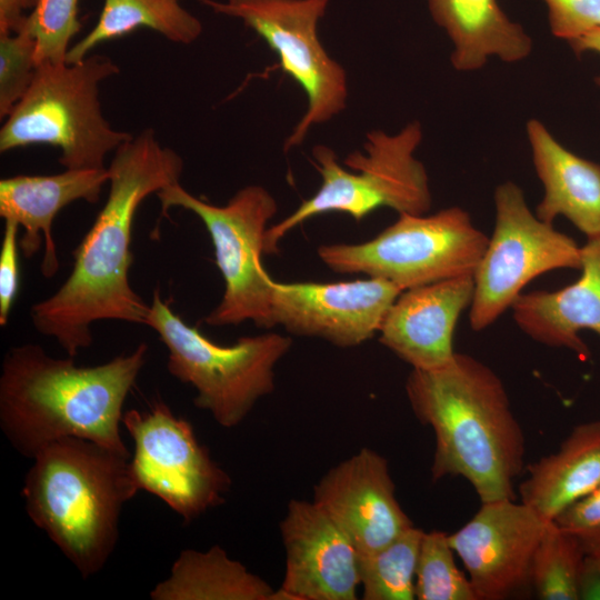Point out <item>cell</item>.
I'll list each match as a JSON object with an SVG mask.
<instances>
[{"label":"cell","mask_w":600,"mask_h":600,"mask_svg":"<svg viewBox=\"0 0 600 600\" xmlns=\"http://www.w3.org/2000/svg\"><path fill=\"white\" fill-rule=\"evenodd\" d=\"M109 193L92 227L73 251V267L59 289L30 308L34 328L74 358L92 341L91 324L118 320L146 324L150 304L132 289V226L140 203L180 182L183 160L144 129L114 150Z\"/></svg>","instance_id":"cell-1"},{"label":"cell","mask_w":600,"mask_h":600,"mask_svg":"<svg viewBox=\"0 0 600 600\" xmlns=\"http://www.w3.org/2000/svg\"><path fill=\"white\" fill-rule=\"evenodd\" d=\"M148 349L142 342L106 363L79 367L72 357L53 358L37 343L11 347L1 364V430L27 458L67 437L131 458L120 436L122 408Z\"/></svg>","instance_id":"cell-2"},{"label":"cell","mask_w":600,"mask_h":600,"mask_svg":"<svg viewBox=\"0 0 600 600\" xmlns=\"http://www.w3.org/2000/svg\"><path fill=\"white\" fill-rule=\"evenodd\" d=\"M406 393L416 418L434 433L433 481L462 477L480 502L514 499L526 437L503 382L490 367L456 352L441 368L412 369Z\"/></svg>","instance_id":"cell-3"},{"label":"cell","mask_w":600,"mask_h":600,"mask_svg":"<svg viewBox=\"0 0 600 600\" xmlns=\"http://www.w3.org/2000/svg\"><path fill=\"white\" fill-rule=\"evenodd\" d=\"M32 459L22 487L29 518L82 578L98 573L117 544L122 507L139 491L130 458L67 437Z\"/></svg>","instance_id":"cell-4"},{"label":"cell","mask_w":600,"mask_h":600,"mask_svg":"<svg viewBox=\"0 0 600 600\" xmlns=\"http://www.w3.org/2000/svg\"><path fill=\"white\" fill-rule=\"evenodd\" d=\"M421 141L419 121L409 122L394 134L371 130L363 152L353 151L344 159L351 171L338 162L330 147L314 146L312 163L321 176V186L290 216L268 228L264 253H277L288 232L323 213H347L356 221L382 207L398 213H427L432 201L429 178L424 164L414 157Z\"/></svg>","instance_id":"cell-5"},{"label":"cell","mask_w":600,"mask_h":600,"mask_svg":"<svg viewBox=\"0 0 600 600\" xmlns=\"http://www.w3.org/2000/svg\"><path fill=\"white\" fill-rule=\"evenodd\" d=\"M118 72L102 54L76 63L39 64L0 129V151L50 144L61 150L59 162L66 169L106 168L107 154L132 137L111 127L99 101V83Z\"/></svg>","instance_id":"cell-6"},{"label":"cell","mask_w":600,"mask_h":600,"mask_svg":"<svg viewBox=\"0 0 600 600\" xmlns=\"http://www.w3.org/2000/svg\"><path fill=\"white\" fill-rule=\"evenodd\" d=\"M168 349L171 376L196 389L193 403L223 428L239 426L276 387V367L292 346L277 332L239 338L231 346L208 339L189 326L154 289L146 320Z\"/></svg>","instance_id":"cell-7"},{"label":"cell","mask_w":600,"mask_h":600,"mask_svg":"<svg viewBox=\"0 0 600 600\" xmlns=\"http://www.w3.org/2000/svg\"><path fill=\"white\" fill-rule=\"evenodd\" d=\"M488 240L466 210L450 207L432 214L399 213L369 241L322 244L317 253L334 272L380 278L403 291L473 274Z\"/></svg>","instance_id":"cell-8"},{"label":"cell","mask_w":600,"mask_h":600,"mask_svg":"<svg viewBox=\"0 0 600 600\" xmlns=\"http://www.w3.org/2000/svg\"><path fill=\"white\" fill-rule=\"evenodd\" d=\"M157 196L163 212L172 207L193 212L212 241L224 292L203 321L211 327L252 321L257 327L272 328L273 280L262 257L268 223L278 210L273 196L262 186L250 184L224 206H214L188 192L180 182L161 189Z\"/></svg>","instance_id":"cell-9"},{"label":"cell","mask_w":600,"mask_h":600,"mask_svg":"<svg viewBox=\"0 0 600 600\" xmlns=\"http://www.w3.org/2000/svg\"><path fill=\"white\" fill-rule=\"evenodd\" d=\"M494 228L474 272L469 308L472 330L481 331L511 309L534 278L557 269H580L581 247L530 210L512 181L494 191Z\"/></svg>","instance_id":"cell-10"},{"label":"cell","mask_w":600,"mask_h":600,"mask_svg":"<svg viewBox=\"0 0 600 600\" xmlns=\"http://www.w3.org/2000/svg\"><path fill=\"white\" fill-rule=\"evenodd\" d=\"M214 12L240 19L279 58L281 69L304 91L307 110L284 141V151L300 146L310 129L346 109L344 68L332 59L318 36L329 0H198Z\"/></svg>","instance_id":"cell-11"},{"label":"cell","mask_w":600,"mask_h":600,"mask_svg":"<svg viewBox=\"0 0 600 600\" xmlns=\"http://www.w3.org/2000/svg\"><path fill=\"white\" fill-rule=\"evenodd\" d=\"M122 424L134 443L129 463L139 490L161 499L184 523L224 502L229 474L199 443L190 422L164 402L126 411Z\"/></svg>","instance_id":"cell-12"},{"label":"cell","mask_w":600,"mask_h":600,"mask_svg":"<svg viewBox=\"0 0 600 600\" xmlns=\"http://www.w3.org/2000/svg\"><path fill=\"white\" fill-rule=\"evenodd\" d=\"M551 521L514 499L481 502L450 543L478 600H504L528 587L536 550Z\"/></svg>","instance_id":"cell-13"},{"label":"cell","mask_w":600,"mask_h":600,"mask_svg":"<svg viewBox=\"0 0 600 600\" xmlns=\"http://www.w3.org/2000/svg\"><path fill=\"white\" fill-rule=\"evenodd\" d=\"M401 292L373 277L326 283L273 281L271 326L340 348L357 347L379 332Z\"/></svg>","instance_id":"cell-14"},{"label":"cell","mask_w":600,"mask_h":600,"mask_svg":"<svg viewBox=\"0 0 600 600\" xmlns=\"http://www.w3.org/2000/svg\"><path fill=\"white\" fill-rule=\"evenodd\" d=\"M279 529L286 570L271 600L357 599L359 554L313 501L291 499Z\"/></svg>","instance_id":"cell-15"},{"label":"cell","mask_w":600,"mask_h":600,"mask_svg":"<svg viewBox=\"0 0 600 600\" xmlns=\"http://www.w3.org/2000/svg\"><path fill=\"white\" fill-rule=\"evenodd\" d=\"M312 501L359 556L383 548L413 526L396 497L388 460L370 448L329 469L314 486Z\"/></svg>","instance_id":"cell-16"},{"label":"cell","mask_w":600,"mask_h":600,"mask_svg":"<svg viewBox=\"0 0 600 600\" xmlns=\"http://www.w3.org/2000/svg\"><path fill=\"white\" fill-rule=\"evenodd\" d=\"M473 291V274L403 290L382 321L379 341L412 369L446 366L456 353L454 329Z\"/></svg>","instance_id":"cell-17"},{"label":"cell","mask_w":600,"mask_h":600,"mask_svg":"<svg viewBox=\"0 0 600 600\" xmlns=\"http://www.w3.org/2000/svg\"><path fill=\"white\" fill-rule=\"evenodd\" d=\"M108 180L107 168L66 169L56 174H18L0 180V216L23 228L19 248L24 258L39 251L43 237V277L52 278L60 267L52 237L56 216L77 200L97 203Z\"/></svg>","instance_id":"cell-18"},{"label":"cell","mask_w":600,"mask_h":600,"mask_svg":"<svg viewBox=\"0 0 600 600\" xmlns=\"http://www.w3.org/2000/svg\"><path fill=\"white\" fill-rule=\"evenodd\" d=\"M581 274L561 289L521 293L511 310L517 326L534 341L573 351L581 360L590 350L582 330L600 337V237L581 247Z\"/></svg>","instance_id":"cell-19"},{"label":"cell","mask_w":600,"mask_h":600,"mask_svg":"<svg viewBox=\"0 0 600 600\" xmlns=\"http://www.w3.org/2000/svg\"><path fill=\"white\" fill-rule=\"evenodd\" d=\"M532 161L544 194L536 216L567 218L587 239L600 237V164L566 149L537 119L527 123Z\"/></svg>","instance_id":"cell-20"},{"label":"cell","mask_w":600,"mask_h":600,"mask_svg":"<svg viewBox=\"0 0 600 600\" xmlns=\"http://www.w3.org/2000/svg\"><path fill=\"white\" fill-rule=\"evenodd\" d=\"M428 6L453 44L451 63L458 71L481 69L491 57L518 62L532 51L530 36L498 0H428Z\"/></svg>","instance_id":"cell-21"},{"label":"cell","mask_w":600,"mask_h":600,"mask_svg":"<svg viewBox=\"0 0 600 600\" xmlns=\"http://www.w3.org/2000/svg\"><path fill=\"white\" fill-rule=\"evenodd\" d=\"M600 487V420L576 426L558 451L528 468L520 501L553 521L564 509Z\"/></svg>","instance_id":"cell-22"},{"label":"cell","mask_w":600,"mask_h":600,"mask_svg":"<svg viewBox=\"0 0 600 600\" xmlns=\"http://www.w3.org/2000/svg\"><path fill=\"white\" fill-rule=\"evenodd\" d=\"M274 589L231 559L220 546L182 550L169 577L150 592L152 600H271Z\"/></svg>","instance_id":"cell-23"},{"label":"cell","mask_w":600,"mask_h":600,"mask_svg":"<svg viewBox=\"0 0 600 600\" xmlns=\"http://www.w3.org/2000/svg\"><path fill=\"white\" fill-rule=\"evenodd\" d=\"M142 27L182 44L196 41L203 30L180 0H104L96 26L69 49L66 62H79L99 44Z\"/></svg>","instance_id":"cell-24"},{"label":"cell","mask_w":600,"mask_h":600,"mask_svg":"<svg viewBox=\"0 0 600 600\" xmlns=\"http://www.w3.org/2000/svg\"><path fill=\"white\" fill-rule=\"evenodd\" d=\"M423 533L413 524L383 548L359 556L363 600L416 599V570Z\"/></svg>","instance_id":"cell-25"},{"label":"cell","mask_w":600,"mask_h":600,"mask_svg":"<svg viewBox=\"0 0 600 600\" xmlns=\"http://www.w3.org/2000/svg\"><path fill=\"white\" fill-rule=\"evenodd\" d=\"M586 556L578 541L551 521L536 550L530 583L539 599L578 600Z\"/></svg>","instance_id":"cell-26"},{"label":"cell","mask_w":600,"mask_h":600,"mask_svg":"<svg viewBox=\"0 0 600 600\" xmlns=\"http://www.w3.org/2000/svg\"><path fill=\"white\" fill-rule=\"evenodd\" d=\"M449 534L424 532L414 580L418 600H478L468 578L457 566Z\"/></svg>","instance_id":"cell-27"},{"label":"cell","mask_w":600,"mask_h":600,"mask_svg":"<svg viewBox=\"0 0 600 600\" xmlns=\"http://www.w3.org/2000/svg\"><path fill=\"white\" fill-rule=\"evenodd\" d=\"M79 0H39L26 17L24 26L37 42V66L66 62L69 44L80 31Z\"/></svg>","instance_id":"cell-28"},{"label":"cell","mask_w":600,"mask_h":600,"mask_svg":"<svg viewBox=\"0 0 600 600\" xmlns=\"http://www.w3.org/2000/svg\"><path fill=\"white\" fill-rule=\"evenodd\" d=\"M37 42L24 27L0 33V118L6 119L31 86L37 71Z\"/></svg>","instance_id":"cell-29"},{"label":"cell","mask_w":600,"mask_h":600,"mask_svg":"<svg viewBox=\"0 0 600 600\" xmlns=\"http://www.w3.org/2000/svg\"><path fill=\"white\" fill-rule=\"evenodd\" d=\"M553 521L578 541L586 558L600 561V487L569 506Z\"/></svg>","instance_id":"cell-30"},{"label":"cell","mask_w":600,"mask_h":600,"mask_svg":"<svg viewBox=\"0 0 600 600\" xmlns=\"http://www.w3.org/2000/svg\"><path fill=\"white\" fill-rule=\"evenodd\" d=\"M550 30L571 42L600 29V0H543Z\"/></svg>","instance_id":"cell-31"},{"label":"cell","mask_w":600,"mask_h":600,"mask_svg":"<svg viewBox=\"0 0 600 600\" xmlns=\"http://www.w3.org/2000/svg\"><path fill=\"white\" fill-rule=\"evenodd\" d=\"M19 223L4 220L0 248V326L6 327L19 290Z\"/></svg>","instance_id":"cell-32"},{"label":"cell","mask_w":600,"mask_h":600,"mask_svg":"<svg viewBox=\"0 0 600 600\" xmlns=\"http://www.w3.org/2000/svg\"><path fill=\"white\" fill-rule=\"evenodd\" d=\"M39 0H0V33L18 31Z\"/></svg>","instance_id":"cell-33"},{"label":"cell","mask_w":600,"mask_h":600,"mask_svg":"<svg viewBox=\"0 0 600 600\" xmlns=\"http://www.w3.org/2000/svg\"><path fill=\"white\" fill-rule=\"evenodd\" d=\"M580 599L600 600V561L586 558Z\"/></svg>","instance_id":"cell-34"},{"label":"cell","mask_w":600,"mask_h":600,"mask_svg":"<svg viewBox=\"0 0 600 600\" xmlns=\"http://www.w3.org/2000/svg\"><path fill=\"white\" fill-rule=\"evenodd\" d=\"M571 48L577 54L584 52H597L600 53V29L591 31L571 42H569ZM596 82L600 87V77L596 79Z\"/></svg>","instance_id":"cell-35"}]
</instances>
